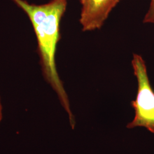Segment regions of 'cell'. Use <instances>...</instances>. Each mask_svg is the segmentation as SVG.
Segmentation results:
<instances>
[{
  "label": "cell",
  "mask_w": 154,
  "mask_h": 154,
  "mask_svg": "<svg viewBox=\"0 0 154 154\" xmlns=\"http://www.w3.org/2000/svg\"><path fill=\"white\" fill-rule=\"evenodd\" d=\"M132 66L138 82L136 98L131 102L135 110V117L127 127H143L154 134V90L147 74L145 61L139 54H134Z\"/></svg>",
  "instance_id": "cell-2"
},
{
  "label": "cell",
  "mask_w": 154,
  "mask_h": 154,
  "mask_svg": "<svg viewBox=\"0 0 154 154\" xmlns=\"http://www.w3.org/2000/svg\"><path fill=\"white\" fill-rule=\"evenodd\" d=\"M12 1L22 9L30 20L37 38L43 75L57 94L61 105L69 116L70 125L74 128L75 118L55 62L57 45L60 40V23L69 0H51L42 5L29 4L25 0Z\"/></svg>",
  "instance_id": "cell-1"
},
{
  "label": "cell",
  "mask_w": 154,
  "mask_h": 154,
  "mask_svg": "<svg viewBox=\"0 0 154 154\" xmlns=\"http://www.w3.org/2000/svg\"><path fill=\"white\" fill-rule=\"evenodd\" d=\"M143 22L154 24V0H151L149 10L144 17Z\"/></svg>",
  "instance_id": "cell-4"
},
{
  "label": "cell",
  "mask_w": 154,
  "mask_h": 154,
  "mask_svg": "<svg viewBox=\"0 0 154 154\" xmlns=\"http://www.w3.org/2000/svg\"><path fill=\"white\" fill-rule=\"evenodd\" d=\"M121 0H80L82 5L79 22L83 32L103 26L111 11Z\"/></svg>",
  "instance_id": "cell-3"
},
{
  "label": "cell",
  "mask_w": 154,
  "mask_h": 154,
  "mask_svg": "<svg viewBox=\"0 0 154 154\" xmlns=\"http://www.w3.org/2000/svg\"><path fill=\"white\" fill-rule=\"evenodd\" d=\"M3 118V110H2V105L1 102V99L0 97V123Z\"/></svg>",
  "instance_id": "cell-5"
}]
</instances>
